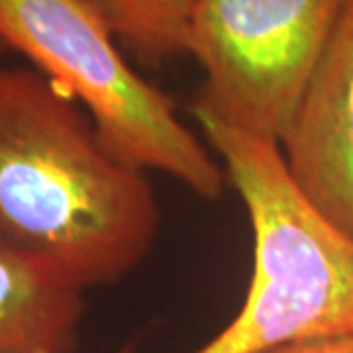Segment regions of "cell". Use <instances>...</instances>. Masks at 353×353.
<instances>
[{
    "instance_id": "52a82bcc",
    "label": "cell",
    "mask_w": 353,
    "mask_h": 353,
    "mask_svg": "<svg viewBox=\"0 0 353 353\" xmlns=\"http://www.w3.org/2000/svg\"><path fill=\"white\" fill-rule=\"evenodd\" d=\"M118 43L141 63L159 65L187 53L196 0H85Z\"/></svg>"
},
{
    "instance_id": "30bf717a",
    "label": "cell",
    "mask_w": 353,
    "mask_h": 353,
    "mask_svg": "<svg viewBox=\"0 0 353 353\" xmlns=\"http://www.w3.org/2000/svg\"><path fill=\"white\" fill-rule=\"evenodd\" d=\"M2 50H6L4 46H2V41H0V53H2Z\"/></svg>"
},
{
    "instance_id": "277c9868",
    "label": "cell",
    "mask_w": 353,
    "mask_h": 353,
    "mask_svg": "<svg viewBox=\"0 0 353 353\" xmlns=\"http://www.w3.org/2000/svg\"><path fill=\"white\" fill-rule=\"evenodd\" d=\"M347 2L196 0L187 53L204 81L192 116L279 143Z\"/></svg>"
},
{
    "instance_id": "9c48e42d",
    "label": "cell",
    "mask_w": 353,
    "mask_h": 353,
    "mask_svg": "<svg viewBox=\"0 0 353 353\" xmlns=\"http://www.w3.org/2000/svg\"><path fill=\"white\" fill-rule=\"evenodd\" d=\"M118 353H134L130 347H126V350H122V352H118Z\"/></svg>"
},
{
    "instance_id": "7a4b0ae2",
    "label": "cell",
    "mask_w": 353,
    "mask_h": 353,
    "mask_svg": "<svg viewBox=\"0 0 353 353\" xmlns=\"http://www.w3.org/2000/svg\"><path fill=\"white\" fill-rule=\"evenodd\" d=\"M240 194L253 269L238 314L192 353H261L292 341L353 334V240L290 181L277 141L194 116Z\"/></svg>"
},
{
    "instance_id": "ba28073f",
    "label": "cell",
    "mask_w": 353,
    "mask_h": 353,
    "mask_svg": "<svg viewBox=\"0 0 353 353\" xmlns=\"http://www.w3.org/2000/svg\"><path fill=\"white\" fill-rule=\"evenodd\" d=\"M261 353H353V334L336 338H318L277 345Z\"/></svg>"
},
{
    "instance_id": "3957f363",
    "label": "cell",
    "mask_w": 353,
    "mask_h": 353,
    "mask_svg": "<svg viewBox=\"0 0 353 353\" xmlns=\"http://www.w3.org/2000/svg\"><path fill=\"white\" fill-rule=\"evenodd\" d=\"M0 41L67 90L122 161L171 176L204 201L224 194L222 161L163 90L128 63L85 0H0Z\"/></svg>"
},
{
    "instance_id": "6da1fadb",
    "label": "cell",
    "mask_w": 353,
    "mask_h": 353,
    "mask_svg": "<svg viewBox=\"0 0 353 353\" xmlns=\"http://www.w3.org/2000/svg\"><path fill=\"white\" fill-rule=\"evenodd\" d=\"M159 226L148 173L81 104L38 69L0 65V250L88 290L143 263Z\"/></svg>"
},
{
    "instance_id": "5b68a950",
    "label": "cell",
    "mask_w": 353,
    "mask_h": 353,
    "mask_svg": "<svg viewBox=\"0 0 353 353\" xmlns=\"http://www.w3.org/2000/svg\"><path fill=\"white\" fill-rule=\"evenodd\" d=\"M279 150L301 194L353 240V0Z\"/></svg>"
},
{
    "instance_id": "8992f818",
    "label": "cell",
    "mask_w": 353,
    "mask_h": 353,
    "mask_svg": "<svg viewBox=\"0 0 353 353\" xmlns=\"http://www.w3.org/2000/svg\"><path fill=\"white\" fill-rule=\"evenodd\" d=\"M85 296L50 267L0 250V353H73Z\"/></svg>"
}]
</instances>
